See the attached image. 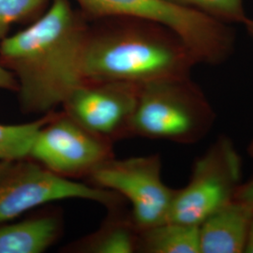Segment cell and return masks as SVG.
I'll return each mask as SVG.
<instances>
[{
	"instance_id": "cell-1",
	"label": "cell",
	"mask_w": 253,
	"mask_h": 253,
	"mask_svg": "<svg viewBox=\"0 0 253 253\" xmlns=\"http://www.w3.org/2000/svg\"><path fill=\"white\" fill-rule=\"evenodd\" d=\"M89 32L69 0H52L34 24L1 40L0 63L18 82L25 113L55 111L84 82L83 56Z\"/></svg>"
},
{
	"instance_id": "cell-2",
	"label": "cell",
	"mask_w": 253,
	"mask_h": 253,
	"mask_svg": "<svg viewBox=\"0 0 253 253\" xmlns=\"http://www.w3.org/2000/svg\"><path fill=\"white\" fill-rule=\"evenodd\" d=\"M197 62L178 37L162 25L131 19V24L89 32L84 56V82H151L190 77Z\"/></svg>"
},
{
	"instance_id": "cell-3",
	"label": "cell",
	"mask_w": 253,
	"mask_h": 253,
	"mask_svg": "<svg viewBox=\"0 0 253 253\" xmlns=\"http://www.w3.org/2000/svg\"><path fill=\"white\" fill-rule=\"evenodd\" d=\"M216 114L204 92L190 77L140 85L129 137L193 145L215 123Z\"/></svg>"
},
{
	"instance_id": "cell-4",
	"label": "cell",
	"mask_w": 253,
	"mask_h": 253,
	"mask_svg": "<svg viewBox=\"0 0 253 253\" xmlns=\"http://www.w3.org/2000/svg\"><path fill=\"white\" fill-rule=\"evenodd\" d=\"M95 17H124L156 23L171 30L197 64L219 65L235 49V33L226 23L169 0H76Z\"/></svg>"
},
{
	"instance_id": "cell-5",
	"label": "cell",
	"mask_w": 253,
	"mask_h": 253,
	"mask_svg": "<svg viewBox=\"0 0 253 253\" xmlns=\"http://www.w3.org/2000/svg\"><path fill=\"white\" fill-rule=\"evenodd\" d=\"M242 183L241 156L229 137L220 136L196 159L189 183L174 191L166 221L199 226L235 199Z\"/></svg>"
},
{
	"instance_id": "cell-6",
	"label": "cell",
	"mask_w": 253,
	"mask_h": 253,
	"mask_svg": "<svg viewBox=\"0 0 253 253\" xmlns=\"http://www.w3.org/2000/svg\"><path fill=\"white\" fill-rule=\"evenodd\" d=\"M86 178L92 186L112 190L127 200L131 205L130 218L139 231L167 220L175 190L163 182L159 155L113 157Z\"/></svg>"
},
{
	"instance_id": "cell-7",
	"label": "cell",
	"mask_w": 253,
	"mask_h": 253,
	"mask_svg": "<svg viewBox=\"0 0 253 253\" xmlns=\"http://www.w3.org/2000/svg\"><path fill=\"white\" fill-rule=\"evenodd\" d=\"M66 199L88 200L110 208L119 205L121 196L112 190L62 177L25 160L17 162L0 182V224L34 208Z\"/></svg>"
},
{
	"instance_id": "cell-8",
	"label": "cell",
	"mask_w": 253,
	"mask_h": 253,
	"mask_svg": "<svg viewBox=\"0 0 253 253\" xmlns=\"http://www.w3.org/2000/svg\"><path fill=\"white\" fill-rule=\"evenodd\" d=\"M113 157V143L93 134L60 111L38 131L28 160L72 179L86 178Z\"/></svg>"
},
{
	"instance_id": "cell-9",
	"label": "cell",
	"mask_w": 253,
	"mask_h": 253,
	"mask_svg": "<svg viewBox=\"0 0 253 253\" xmlns=\"http://www.w3.org/2000/svg\"><path fill=\"white\" fill-rule=\"evenodd\" d=\"M140 85L125 82H84L70 94L63 107L75 122L114 143L129 137Z\"/></svg>"
},
{
	"instance_id": "cell-10",
	"label": "cell",
	"mask_w": 253,
	"mask_h": 253,
	"mask_svg": "<svg viewBox=\"0 0 253 253\" xmlns=\"http://www.w3.org/2000/svg\"><path fill=\"white\" fill-rule=\"evenodd\" d=\"M253 208L234 199L199 226L200 253H245Z\"/></svg>"
},
{
	"instance_id": "cell-11",
	"label": "cell",
	"mask_w": 253,
	"mask_h": 253,
	"mask_svg": "<svg viewBox=\"0 0 253 253\" xmlns=\"http://www.w3.org/2000/svg\"><path fill=\"white\" fill-rule=\"evenodd\" d=\"M62 232V217L50 211L12 224H0V253H44Z\"/></svg>"
},
{
	"instance_id": "cell-12",
	"label": "cell",
	"mask_w": 253,
	"mask_h": 253,
	"mask_svg": "<svg viewBox=\"0 0 253 253\" xmlns=\"http://www.w3.org/2000/svg\"><path fill=\"white\" fill-rule=\"evenodd\" d=\"M110 214L100 228L65 248L77 253H138L139 233L130 215H124L118 206L110 208Z\"/></svg>"
},
{
	"instance_id": "cell-13",
	"label": "cell",
	"mask_w": 253,
	"mask_h": 253,
	"mask_svg": "<svg viewBox=\"0 0 253 253\" xmlns=\"http://www.w3.org/2000/svg\"><path fill=\"white\" fill-rule=\"evenodd\" d=\"M138 253H201L198 226L164 221L140 231Z\"/></svg>"
},
{
	"instance_id": "cell-14",
	"label": "cell",
	"mask_w": 253,
	"mask_h": 253,
	"mask_svg": "<svg viewBox=\"0 0 253 253\" xmlns=\"http://www.w3.org/2000/svg\"><path fill=\"white\" fill-rule=\"evenodd\" d=\"M55 112H49L29 123L0 124V162L13 163L28 160L38 131L53 118Z\"/></svg>"
},
{
	"instance_id": "cell-15",
	"label": "cell",
	"mask_w": 253,
	"mask_h": 253,
	"mask_svg": "<svg viewBox=\"0 0 253 253\" xmlns=\"http://www.w3.org/2000/svg\"><path fill=\"white\" fill-rule=\"evenodd\" d=\"M174 4L195 9L209 17L231 24H244L248 19L244 0H169Z\"/></svg>"
},
{
	"instance_id": "cell-16",
	"label": "cell",
	"mask_w": 253,
	"mask_h": 253,
	"mask_svg": "<svg viewBox=\"0 0 253 253\" xmlns=\"http://www.w3.org/2000/svg\"><path fill=\"white\" fill-rule=\"evenodd\" d=\"M52 0H0V41L11 25L36 14Z\"/></svg>"
},
{
	"instance_id": "cell-17",
	"label": "cell",
	"mask_w": 253,
	"mask_h": 253,
	"mask_svg": "<svg viewBox=\"0 0 253 253\" xmlns=\"http://www.w3.org/2000/svg\"><path fill=\"white\" fill-rule=\"evenodd\" d=\"M0 89L18 91V82L14 74L0 63Z\"/></svg>"
},
{
	"instance_id": "cell-18",
	"label": "cell",
	"mask_w": 253,
	"mask_h": 253,
	"mask_svg": "<svg viewBox=\"0 0 253 253\" xmlns=\"http://www.w3.org/2000/svg\"><path fill=\"white\" fill-rule=\"evenodd\" d=\"M235 199L253 208V177L248 182L242 183L235 194Z\"/></svg>"
},
{
	"instance_id": "cell-19",
	"label": "cell",
	"mask_w": 253,
	"mask_h": 253,
	"mask_svg": "<svg viewBox=\"0 0 253 253\" xmlns=\"http://www.w3.org/2000/svg\"><path fill=\"white\" fill-rule=\"evenodd\" d=\"M16 163L17 162H0V182L4 180L9 175V172L12 171Z\"/></svg>"
},
{
	"instance_id": "cell-20",
	"label": "cell",
	"mask_w": 253,
	"mask_h": 253,
	"mask_svg": "<svg viewBox=\"0 0 253 253\" xmlns=\"http://www.w3.org/2000/svg\"><path fill=\"white\" fill-rule=\"evenodd\" d=\"M245 253H253V217L251 224V229H250V235H249V239H248V244L246 248Z\"/></svg>"
},
{
	"instance_id": "cell-21",
	"label": "cell",
	"mask_w": 253,
	"mask_h": 253,
	"mask_svg": "<svg viewBox=\"0 0 253 253\" xmlns=\"http://www.w3.org/2000/svg\"><path fill=\"white\" fill-rule=\"evenodd\" d=\"M245 27L249 33V35L253 38V19L248 18L245 21Z\"/></svg>"
},
{
	"instance_id": "cell-22",
	"label": "cell",
	"mask_w": 253,
	"mask_h": 253,
	"mask_svg": "<svg viewBox=\"0 0 253 253\" xmlns=\"http://www.w3.org/2000/svg\"><path fill=\"white\" fill-rule=\"evenodd\" d=\"M248 152L250 154V156L253 158V142L249 145V148H248Z\"/></svg>"
}]
</instances>
